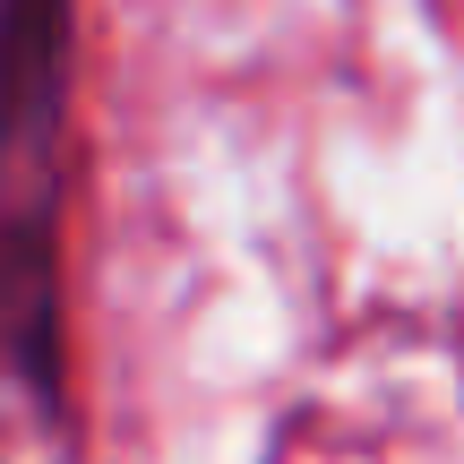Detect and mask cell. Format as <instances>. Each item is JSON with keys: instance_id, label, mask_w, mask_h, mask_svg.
Returning a JSON list of instances; mask_svg holds the SVG:
<instances>
[{"instance_id": "cell-1", "label": "cell", "mask_w": 464, "mask_h": 464, "mask_svg": "<svg viewBox=\"0 0 464 464\" xmlns=\"http://www.w3.org/2000/svg\"><path fill=\"white\" fill-rule=\"evenodd\" d=\"M9 164H17V121H9V95H0V181H9Z\"/></svg>"}]
</instances>
